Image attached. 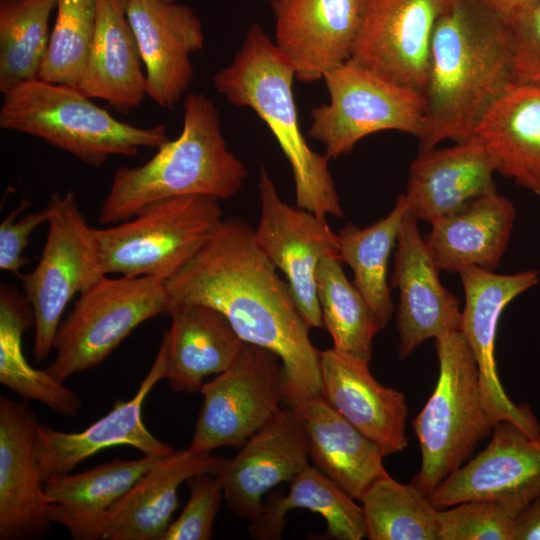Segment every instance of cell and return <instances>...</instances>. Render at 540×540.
Returning a JSON list of instances; mask_svg holds the SVG:
<instances>
[{
    "instance_id": "15",
    "label": "cell",
    "mask_w": 540,
    "mask_h": 540,
    "mask_svg": "<svg viewBox=\"0 0 540 540\" xmlns=\"http://www.w3.org/2000/svg\"><path fill=\"white\" fill-rule=\"evenodd\" d=\"M465 293L460 331L478 366L484 406L497 423L508 420L531 437L540 436V423L529 405H516L507 396L495 359L498 322L505 307L517 296L539 283V272L526 270L515 274H497L479 267L459 272Z\"/></svg>"
},
{
    "instance_id": "38",
    "label": "cell",
    "mask_w": 540,
    "mask_h": 540,
    "mask_svg": "<svg viewBox=\"0 0 540 540\" xmlns=\"http://www.w3.org/2000/svg\"><path fill=\"white\" fill-rule=\"evenodd\" d=\"M515 521L498 501L478 499L438 510V540H515Z\"/></svg>"
},
{
    "instance_id": "26",
    "label": "cell",
    "mask_w": 540,
    "mask_h": 540,
    "mask_svg": "<svg viewBox=\"0 0 540 540\" xmlns=\"http://www.w3.org/2000/svg\"><path fill=\"white\" fill-rule=\"evenodd\" d=\"M161 458L116 459L44 482L49 520L63 525L75 540H104L111 508Z\"/></svg>"
},
{
    "instance_id": "21",
    "label": "cell",
    "mask_w": 540,
    "mask_h": 540,
    "mask_svg": "<svg viewBox=\"0 0 540 540\" xmlns=\"http://www.w3.org/2000/svg\"><path fill=\"white\" fill-rule=\"evenodd\" d=\"M38 419L25 401L0 396V539L44 536L50 527L35 451Z\"/></svg>"
},
{
    "instance_id": "42",
    "label": "cell",
    "mask_w": 540,
    "mask_h": 540,
    "mask_svg": "<svg viewBox=\"0 0 540 540\" xmlns=\"http://www.w3.org/2000/svg\"><path fill=\"white\" fill-rule=\"evenodd\" d=\"M515 540H540V497L516 518Z\"/></svg>"
},
{
    "instance_id": "11",
    "label": "cell",
    "mask_w": 540,
    "mask_h": 540,
    "mask_svg": "<svg viewBox=\"0 0 540 540\" xmlns=\"http://www.w3.org/2000/svg\"><path fill=\"white\" fill-rule=\"evenodd\" d=\"M200 392L203 403L189 448L202 453L242 446L285 401L281 360L244 342L231 366L204 383Z\"/></svg>"
},
{
    "instance_id": "25",
    "label": "cell",
    "mask_w": 540,
    "mask_h": 540,
    "mask_svg": "<svg viewBox=\"0 0 540 540\" xmlns=\"http://www.w3.org/2000/svg\"><path fill=\"white\" fill-rule=\"evenodd\" d=\"M128 0H98L95 30L77 88L129 113L147 96L139 47L126 14Z\"/></svg>"
},
{
    "instance_id": "29",
    "label": "cell",
    "mask_w": 540,
    "mask_h": 540,
    "mask_svg": "<svg viewBox=\"0 0 540 540\" xmlns=\"http://www.w3.org/2000/svg\"><path fill=\"white\" fill-rule=\"evenodd\" d=\"M313 466L355 500L387 474L380 447L362 434L320 395L297 402Z\"/></svg>"
},
{
    "instance_id": "40",
    "label": "cell",
    "mask_w": 540,
    "mask_h": 540,
    "mask_svg": "<svg viewBox=\"0 0 540 540\" xmlns=\"http://www.w3.org/2000/svg\"><path fill=\"white\" fill-rule=\"evenodd\" d=\"M508 24L513 84H540V0Z\"/></svg>"
},
{
    "instance_id": "34",
    "label": "cell",
    "mask_w": 540,
    "mask_h": 540,
    "mask_svg": "<svg viewBox=\"0 0 540 540\" xmlns=\"http://www.w3.org/2000/svg\"><path fill=\"white\" fill-rule=\"evenodd\" d=\"M316 285L323 325L333 340V348L369 364L373 338L381 328L361 293L347 279L339 256L321 259Z\"/></svg>"
},
{
    "instance_id": "22",
    "label": "cell",
    "mask_w": 540,
    "mask_h": 540,
    "mask_svg": "<svg viewBox=\"0 0 540 540\" xmlns=\"http://www.w3.org/2000/svg\"><path fill=\"white\" fill-rule=\"evenodd\" d=\"M320 396L367 438L384 456L408 446L405 434L408 404L405 395L384 386L368 363L336 351H321Z\"/></svg>"
},
{
    "instance_id": "5",
    "label": "cell",
    "mask_w": 540,
    "mask_h": 540,
    "mask_svg": "<svg viewBox=\"0 0 540 540\" xmlns=\"http://www.w3.org/2000/svg\"><path fill=\"white\" fill-rule=\"evenodd\" d=\"M91 99L76 86L30 79L3 94L0 127L40 138L94 167L169 140L164 125L120 121Z\"/></svg>"
},
{
    "instance_id": "28",
    "label": "cell",
    "mask_w": 540,
    "mask_h": 540,
    "mask_svg": "<svg viewBox=\"0 0 540 540\" xmlns=\"http://www.w3.org/2000/svg\"><path fill=\"white\" fill-rule=\"evenodd\" d=\"M169 315L172 323L161 341L166 352L165 379L175 392L195 393L207 376L231 366L244 342L227 318L210 306L181 304Z\"/></svg>"
},
{
    "instance_id": "13",
    "label": "cell",
    "mask_w": 540,
    "mask_h": 540,
    "mask_svg": "<svg viewBox=\"0 0 540 540\" xmlns=\"http://www.w3.org/2000/svg\"><path fill=\"white\" fill-rule=\"evenodd\" d=\"M450 0H363L350 61L425 97L436 22Z\"/></svg>"
},
{
    "instance_id": "17",
    "label": "cell",
    "mask_w": 540,
    "mask_h": 540,
    "mask_svg": "<svg viewBox=\"0 0 540 540\" xmlns=\"http://www.w3.org/2000/svg\"><path fill=\"white\" fill-rule=\"evenodd\" d=\"M166 373V352L160 344L157 356L133 397L117 401L102 418L79 432H63L38 423L35 451L43 481L70 473L78 464L97 452L129 445L143 455L164 457L174 449L156 438L145 426L143 404Z\"/></svg>"
},
{
    "instance_id": "19",
    "label": "cell",
    "mask_w": 540,
    "mask_h": 540,
    "mask_svg": "<svg viewBox=\"0 0 540 540\" xmlns=\"http://www.w3.org/2000/svg\"><path fill=\"white\" fill-rule=\"evenodd\" d=\"M396 247L391 280L399 291L396 328L398 357L403 360L427 339L460 330L462 311L457 297L441 284L418 220L408 212Z\"/></svg>"
},
{
    "instance_id": "14",
    "label": "cell",
    "mask_w": 540,
    "mask_h": 540,
    "mask_svg": "<svg viewBox=\"0 0 540 540\" xmlns=\"http://www.w3.org/2000/svg\"><path fill=\"white\" fill-rule=\"evenodd\" d=\"M428 497L438 509L470 500H496L517 518L540 497V436L527 435L511 421H498L486 448Z\"/></svg>"
},
{
    "instance_id": "33",
    "label": "cell",
    "mask_w": 540,
    "mask_h": 540,
    "mask_svg": "<svg viewBox=\"0 0 540 540\" xmlns=\"http://www.w3.org/2000/svg\"><path fill=\"white\" fill-rule=\"evenodd\" d=\"M407 204L401 194L392 211L366 228L352 223L339 229V258L354 273L353 284L374 313L381 330L394 312L387 282L388 262L396 244Z\"/></svg>"
},
{
    "instance_id": "3",
    "label": "cell",
    "mask_w": 540,
    "mask_h": 540,
    "mask_svg": "<svg viewBox=\"0 0 540 540\" xmlns=\"http://www.w3.org/2000/svg\"><path fill=\"white\" fill-rule=\"evenodd\" d=\"M247 175L245 165L227 148L214 103L203 94L189 93L180 135L160 145L146 163L115 170L98 221L118 224L146 205L170 197L229 199Z\"/></svg>"
},
{
    "instance_id": "30",
    "label": "cell",
    "mask_w": 540,
    "mask_h": 540,
    "mask_svg": "<svg viewBox=\"0 0 540 540\" xmlns=\"http://www.w3.org/2000/svg\"><path fill=\"white\" fill-rule=\"evenodd\" d=\"M472 136L496 171L540 198V84L510 85L484 112Z\"/></svg>"
},
{
    "instance_id": "18",
    "label": "cell",
    "mask_w": 540,
    "mask_h": 540,
    "mask_svg": "<svg viewBox=\"0 0 540 540\" xmlns=\"http://www.w3.org/2000/svg\"><path fill=\"white\" fill-rule=\"evenodd\" d=\"M309 459L298 413L290 406L280 408L216 473L227 507L239 518L254 520L263 507V495L281 482H290Z\"/></svg>"
},
{
    "instance_id": "23",
    "label": "cell",
    "mask_w": 540,
    "mask_h": 540,
    "mask_svg": "<svg viewBox=\"0 0 540 540\" xmlns=\"http://www.w3.org/2000/svg\"><path fill=\"white\" fill-rule=\"evenodd\" d=\"M496 165L475 136L443 149L421 151L411 163L407 212L428 223L459 210L472 199L497 192Z\"/></svg>"
},
{
    "instance_id": "20",
    "label": "cell",
    "mask_w": 540,
    "mask_h": 540,
    "mask_svg": "<svg viewBox=\"0 0 540 540\" xmlns=\"http://www.w3.org/2000/svg\"><path fill=\"white\" fill-rule=\"evenodd\" d=\"M126 14L145 67L147 96L173 109L193 77L190 55L204 45L201 22L189 7L168 0H128Z\"/></svg>"
},
{
    "instance_id": "8",
    "label": "cell",
    "mask_w": 540,
    "mask_h": 540,
    "mask_svg": "<svg viewBox=\"0 0 540 540\" xmlns=\"http://www.w3.org/2000/svg\"><path fill=\"white\" fill-rule=\"evenodd\" d=\"M165 282L150 276H104L79 294L60 323L53 362L45 369L64 382L101 364L141 323L167 314Z\"/></svg>"
},
{
    "instance_id": "44",
    "label": "cell",
    "mask_w": 540,
    "mask_h": 540,
    "mask_svg": "<svg viewBox=\"0 0 540 540\" xmlns=\"http://www.w3.org/2000/svg\"><path fill=\"white\" fill-rule=\"evenodd\" d=\"M5 1H7V0H0V3H3V2H5Z\"/></svg>"
},
{
    "instance_id": "4",
    "label": "cell",
    "mask_w": 540,
    "mask_h": 540,
    "mask_svg": "<svg viewBox=\"0 0 540 540\" xmlns=\"http://www.w3.org/2000/svg\"><path fill=\"white\" fill-rule=\"evenodd\" d=\"M294 77L289 60L254 23L233 62L213 76V83L229 103L251 108L271 130L290 163L297 206L319 217H343L329 159L309 147L299 127Z\"/></svg>"
},
{
    "instance_id": "1",
    "label": "cell",
    "mask_w": 540,
    "mask_h": 540,
    "mask_svg": "<svg viewBox=\"0 0 540 540\" xmlns=\"http://www.w3.org/2000/svg\"><path fill=\"white\" fill-rule=\"evenodd\" d=\"M258 248L240 218L223 219L196 255L165 282L167 314L181 304L221 312L243 342L276 354L282 363L285 403L320 395L321 351L311 342L287 281Z\"/></svg>"
},
{
    "instance_id": "7",
    "label": "cell",
    "mask_w": 540,
    "mask_h": 540,
    "mask_svg": "<svg viewBox=\"0 0 540 540\" xmlns=\"http://www.w3.org/2000/svg\"><path fill=\"white\" fill-rule=\"evenodd\" d=\"M219 201L206 195L165 198L127 221L95 229L105 274L166 282L217 231L223 220Z\"/></svg>"
},
{
    "instance_id": "41",
    "label": "cell",
    "mask_w": 540,
    "mask_h": 540,
    "mask_svg": "<svg viewBox=\"0 0 540 540\" xmlns=\"http://www.w3.org/2000/svg\"><path fill=\"white\" fill-rule=\"evenodd\" d=\"M28 202L23 200L0 224V269L19 275V270L26 263L23 256L25 248L29 245V237L40 224L47 222L50 209L46 207L29 213L16 220Z\"/></svg>"
},
{
    "instance_id": "32",
    "label": "cell",
    "mask_w": 540,
    "mask_h": 540,
    "mask_svg": "<svg viewBox=\"0 0 540 540\" xmlns=\"http://www.w3.org/2000/svg\"><path fill=\"white\" fill-rule=\"evenodd\" d=\"M34 323L25 295L8 285L0 289V382L25 401L40 402L62 416L75 417L82 399L46 370L32 367L22 349L23 333Z\"/></svg>"
},
{
    "instance_id": "27",
    "label": "cell",
    "mask_w": 540,
    "mask_h": 540,
    "mask_svg": "<svg viewBox=\"0 0 540 540\" xmlns=\"http://www.w3.org/2000/svg\"><path fill=\"white\" fill-rule=\"evenodd\" d=\"M515 218L512 202L495 192L433 221L424 241L439 271L459 273L468 267L494 271L508 246Z\"/></svg>"
},
{
    "instance_id": "36",
    "label": "cell",
    "mask_w": 540,
    "mask_h": 540,
    "mask_svg": "<svg viewBox=\"0 0 540 540\" xmlns=\"http://www.w3.org/2000/svg\"><path fill=\"white\" fill-rule=\"evenodd\" d=\"M370 540H438V508L414 485L388 473L360 499Z\"/></svg>"
},
{
    "instance_id": "10",
    "label": "cell",
    "mask_w": 540,
    "mask_h": 540,
    "mask_svg": "<svg viewBox=\"0 0 540 540\" xmlns=\"http://www.w3.org/2000/svg\"><path fill=\"white\" fill-rule=\"evenodd\" d=\"M323 78L330 102L312 109L308 135L325 146L328 159L349 153L363 137L376 132L421 134L426 112L422 94L350 60Z\"/></svg>"
},
{
    "instance_id": "39",
    "label": "cell",
    "mask_w": 540,
    "mask_h": 540,
    "mask_svg": "<svg viewBox=\"0 0 540 540\" xmlns=\"http://www.w3.org/2000/svg\"><path fill=\"white\" fill-rule=\"evenodd\" d=\"M213 473H199L187 480L189 500L172 521L163 540H208L213 535L216 515L224 500L222 484Z\"/></svg>"
},
{
    "instance_id": "2",
    "label": "cell",
    "mask_w": 540,
    "mask_h": 540,
    "mask_svg": "<svg viewBox=\"0 0 540 540\" xmlns=\"http://www.w3.org/2000/svg\"><path fill=\"white\" fill-rule=\"evenodd\" d=\"M512 84L508 22L485 0H450L431 42L420 152L470 138Z\"/></svg>"
},
{
    "instance_id": "12",
    "label": "cell",
    "mask_w": 540,
    "mask_h": 540,
    "mask_svg": "<svg viewBox=\"0 0 540 540\" xmlns=\"http://www.w3.org/2000/svg\"><path fill=\"white\" fill-rule=\"evenodd\" d=\"M258 190L261 212L254 230L255 242L285 275L308 326L323 328L316 274L323 257L339 256V236L325 217L284 202L263 167Z\"/></svg>"
},
{
    "instance_id": "24",
    "label": "cell",
    "mask_w": 540,
    "mask_h": 540,
    "mask_svg": "<svg viewBox=\"0 0 540 540\" xmlns=\"http://www.w3.org/2000/svg\"><path fill=\"white\" fill-rule=\"evenodd\" d=\"M226 460L189 447L162 457L111 508L104 540H163L180 485L199 473L216 474Z\"/></svg>"
},
{
    "instance_id": "31",
    "label": "cell",
    "mask_w": 540,
    "mask_h": 540,
    "mask_svg": "<svg viewBox=\"0 0 540 540\" xmlns=\"http://www.w3.org/2000/svg\"><path fill=\"white\" fill-rule=\"evenodd\" d=\"M296 508L320 514L326 521L327 535L337 540L366 537L362 506L313 465H308L291 481L288 493L268 498L258 516L250 521L254 539H280L286 514Z\"/></svg>"
},
{
    "instance_id": "43",
    "label": "cell",
    "mask_w": 540,
    "mask_h": 540,
    "mask_svg": "<svg viewBox=\"0 0 540 540\" xmlns=\"http://www.w3.org/2000/svg\"><path fill=\"white\" fill-rule=\"evenodd\" d=\"M508 23L520 16L535 0H485Z\"/></svg>"
},
{
    "instance_id": "16",
    "label": "cell",
    "mask_w": 540,
    "mask_h": 540,
    "mask_svg": "<svg viewBox=\"0 0 540 540\" xmlns=\"http://www.w3.org/2000/svg\"><path fill=\"white\" fill-rule=\"evenodd\" d=\"M275 45L295 77L314 82L352 57L363 0H272Z\"/></svg>"
},
{
    "instance_id": "35",
    "label": "cell",
    "mask_w": 540,
    "mask_h": 540,
    "mask_svg": "<svg viewBox=\"0 0 540 540\" xmlns=\"http://www.w3.org/2000/svg\"><path fill=\"white\" fill-rule=\"evenodd\" d=\"M56 0L0 3V93L39 77L47 56Z\"/></svg>"
},
{
    "instance_id": "37",
    "label": "cell",
    "mask_w": 540,
    "mask_h": 540,
    "mask_svg": "<svg viewBox=\"0 0 540 540\" xmlns=\"http://www.w3.org/2000/svg\"><path fill=\"white\" fill-rule=\"evenodd\" d=\"M98 0H56V17L39 78L76 86L92 42Z\"/></svg>"
},
{
    "instance_id": "6",
    "label": "cell",
    "mask_w": 540,
    "mask_h": 540,
    "mask_svg": "<svg viewBox=\"0 0 540 540\" xmlns=\"http://www.w3.org/2000/svg\"><path fill=\"white\" fill-rule=\"evenodd\" d=\"M435 341L436 386L412 421L421 466L410 483L427 496L472 457L494 427L483 403L475 357L462 332H447Z\"/></svg>"
},
{
    "instance_id": "9",
    "label": "cell",
    "mask_w": 540,
    "mask_h": 540,
    "mask_svg": "<svg viewBox=\"0 0 540 540\" xmlns=\"http://www.w3.org/2000/svg\"><path fill=\"white\" fill-rule=\"evenodd\" d=\"M48 235L36 267L22 276L34 317L33 357H48L62 315L75 294L106 276L95 228L89 226L72 192L54 193L48 203Z\"/></svg>"
},
{
    "instance_id": "45",
    "label": "cell",
    "mask_w": 540,
    "mask_h": 540,
    "mask_svg": "<svg viewBox=\"0 0 540 540\" xmlns=\"http://www.w3.org/2000/svg\"><path fill=\"white\" fill-rule=\"evenodd\" d=\"M168 1H174V0H168Z\"/></svg>"
}]
</instances>
